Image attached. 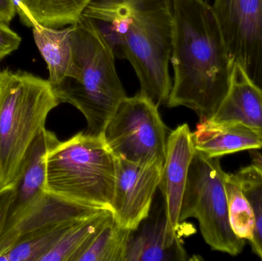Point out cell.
Masks as SVG:
<instances>
[{"mask_svg":"<svg viewBox=\"0 0 262 261\" xmlns=\"http://www.w3.org/2000/svg\"><path fill=\"white\" fill-rule=\"evenodd\" d=\"M210 120L241 122L262 133V90L237 64L230 90Z\"/></svg>","mask_w":262,"mask_h":261,"instance_id":"cell-15","label":"cell"},{"mask_svg":"<svg viewBox=\"0 0 262 261\" xmlns=\"http://www.w3.org/2000/svg\"><path fill=\"white\" fill-rule=\"evenodd\" d=\"M34 40L49 72L52 87L69 78L74 72L72 26L62 29L35 24Z\"/></svg>","mask_w":262,"mask_h":261,"instance_id":"cell-17","label":"cell"},{"mask_svg":"<svg viewBox=\"0 0 262 261\" xmlns=\"http://www.w3.org/2000/svg\"><path fill=\"white\" fill-rule=\"evenodd\" d=\"M140 0H92L81 18L89 22L112 49L124 59L123 38Z\"/></svg>","mask_w":262,"mask_h":261,"instance_id":"cell-16","label":"cell"},{"mask_svg":"<svg viewBox=\"0 0 262 261\" xmlns=\"http://www.w3.org/2000/svg\"><path fill=\"white\" fill-rule=\"evenodd\" d=\"M172 0H140L123 38L124 58L135 70L140 93L158 108L167 104L172 89Z\"/></svg>","mask_w":262,"mask_h":261,"instance_id":"cell-5","label":"cell"},{"mask_svg":"<svg viewBox=\"0 0 262 261\" xmlns=\"http://www.w3.org/2000/svg\"><path fill=\"white\" fill-rule=\"evenodd\" d=\"M132 231L121 227L112 215L78 261H124Z\"/></svg>","mask_w":262,"mask_h":261,"instance_id":"cell-20","label":"cell"},{"mask_svg":"<svg viewBox=\"0 0 262 261\" xmlns=\"http://www.w3.org/2000/svg\"><path fill=\"white\" fill-rule=\"evenodd\" d=\"M194 153L192 132L187 124H182L168 136L166 159L159 186L164 198L168 227L177 233L181 225L180 208Z\"/></svg>","mask_w":262,"mask_h":261,"instance_id":"cell-11","label":"cell"},{"mask_svg":"<svg viewBox=\"0 0 262 261\" xmlns=\"http://www.w3.org/2000/svg\"><path fill=\"white\" fill-rule=\"evenodd\" d=\"M192 136L195 150L210 158L262 148V133L237 121L200 120Z\"/></svg>","mask_w":262,"mask_h":261,"instance_id":"cell-13","label":"cell"},{"mask_svg":"<svg viewBox=\"0 0 262 261\" xmlns=\"http://www.w3.org/2000/svg\"><path fill=\"white\" fill-rule=\"evenodd\" d=\"M112 215L104 209L78 221L40 261H78Z\"/></svg>","mask_w":262,"mask_h":261,"instance_id":"cell-19","label":"cell"},{"mask_svg":"<svg viewBox=\"0 0 262 261\" xmlns=\"http://www.w3.org/2000/svg\"><path fill=\"white\" fill-rule=\"evenodd\" d=\"M115 162L112 216L121 227L135 231L149 216L163 167L139 165L119 158H115Z\"/></svg>","mask_w":262,"mask_h":261,"instance_id":"cell-9","label":"cell"},{"mask_svg":"<svg viewBox=\"0 0 262 261\" xmlns=\"http://www.w3.org/2000/svg\"><path fill=\"white\" fill-rule=\"evenodd\" d=\"M212 7L235 63L262 90V0H215Z\"/></svg>","mask_w":262,"mask_h":261,"instance_id":"cell-8","label":"cell"},{"mask_svg":"<svg viewBox=\"0 0 262 261\" xmlns=\"http://www.w3.org/2000/svg\"><path fill=\"white\" fill-rule=\"evenodd\" d=\"M102 138L115 158L163 167L166 127L158 107L140 93L121 101L107 121Z\"/></svg>","mask_w":262,"mask_h":261,"instance_id":"cell-7","label":"cell"},{"mask_svg":"<svg viewBox=\"0 0 262 261\" xmlns=\"http://www.w3.org/2000/svg\"><path fill=\"white\" fill-rule=\"evenodd\" d=\"M58 142L56 135L45 127L29 147L15 180V195L2 234L12 228L46 194V159Z\"/></svg>","mask_w":262,"mask_h":261,"instance_id":"cell-10","label":"cell"},{"mask_svg":"<svg viewBox=\"0 0 262 261\" xmlns=\"http://www.w3.org/2000/svg\"><path fill=\"white\" fill-rule=\"evenodd\" d=\"M15 192V181L9 185L0 187V235L3 232L11 204Z\"/></svg>","mask_w":262,"mask_h":261,"instance_id":"cell-25","label":"cell"},{"mask_svg":"<svg viewBox=\"0 0 262 261\" xmlns=\"http://www.w3.org/2000/svg\"><path fill=\"white\" fill-rule=\"evenodd\" d=\"M46 192L61 199L112 211L115 157L102 136L80 132L49 151Z\"/></svg>","mask_w":262,"mask_h":261,"instance_id":"cell-4","label":"cell"},{"mask_svg":"<svg viewBox=\"0 0 262 261\" xmlns=\"http://www.w3.org/2000/svg\"><path fill=\"white\" fill-rule=\"evenodd\" d=\"M252 163L262 168V155L258 152H252Z\"/></svg>","mask_w":262,"mask_h":261,"instance_id":"cell-27","label":"cell"},{"mask_svg":"<svg viewBox=\"0 0 262 261\" xmlns=\"http://www.w3.org/2000/svg\"><path fill=\"white\" fill-rule=\"evenodd\" d=\"M235 175L255 216L253 237L249 242L253 252L262 260V168L252 163L243 167Z\"/></svg>","mask_w":262,"mask_h":261,"instance_id":"cell-23","label":"cell"},{"mask_svg":"<svg viewBox=\"0 0 262 261\" xmlns=\"http://www.w3.org/2000/svg\"><path fill=\"white\" fill-rule=\"evenodd\" d=\"M188 254L180 234L168 227L166 219L145 224L131 233L124 261H184Z\"/></svg>","mask_w":262,"mask_h":261,"instance_id":"cell-14","label":"cell"},{"mask_svg":"<svg viewBox=\"0 0 262 261\" xmlns=\"http://www.w3.org/2000/svg\"><path fill=\"white\" fill-rule=\"evenodd\" d=\"M225 186L231 228L238 238L251 242L255 229V216L236 175L226 173Z\"/></svg>","mask_w":262,"mask_h":261,"instance_id":"cell-21","label":"cell"},{"mask_svg":"<svg viewBox=\"0 0 262 261\" xmlns=\"http://www.w3.org/2000/svg\"><path fill=\"white\" fill-rule=\"evenodd\" d=\"M18 0H0V21L9 25L17 13Z\"/></svg>","mask_w":262,"mask_h":261,"instance_id":"cell-26","label":"cell"},{"mask_svg":"<svg viewBox=\"0 0 262 261\" xmlns=\"http://www.w3.org/2000/svg\"><path fill=\"white\" fill-rule=\"evenodd\" d=\"M170 61L174 81L166 105L188 107L211 119L227 96L236 63L212 6L204 0H172Z\"/></svg>","mask_w":262,"mask_h":261,"instance_id":"cell-1","label":"cell"},{"mask_svg":"<svg viewBox=\"0 0 262 261\" xmlns=\"http://www.w3.org/2000/svg\"><path fill=\"white\" fill-rule=\"evenodd\" d=\"M76 222L63 224L21 241L0 256V261H40Z\"/></svg>","mask_w":262,"mask_h":261,"instance_id":"cell-22","label":"cell"},{"mask_svg":"<svg viewBox=\"0 0 262 261\" xmlns=\"http://www.w3.org/2000/svg\"><path fill=\"white\" fill-rule=\"evenodd\" d=\"M75 66L69 78L52 87L60 103L80 110L87 121L85 133L102 136L107 121L127 97L115 66V55L87 21L72 26Z\"/></svg>","mask_w":262,"mask_h":261,"instance_id":"cell-2","label":"cell"},{"mask_svg":"<svg viewBox=\"0 0 262 261\" xmlns=\"http://www.w3.org/2000/svg\"><path fill=\"white\" fill-rule=\"evenodd\" d=\"M104 209L79 205L46 192L12 228L0 235V256L37 233L82 220Z\"/></svg>","mask_w":262,"mask_h":261,"instance_id":"cell-12","label":"cell"},{"mask_svg":"<svg viewBox=\"0 0 262 261\" xmlns=\"http://www.w3.org/2000/svg\"><path fill=\"white\" fill-rule=\"evenodd\" d=\"M226 173L220 158H210L195 150L182 201L180 222L194 218L206 243L213 251L231 256L241 254L246 240L232 231L226 196Z\"/></svg>","mask_w":262,"mask_h":261,"instance_id":"cell-6","label":"cell"},{"mask_svg":"<svg viewBox=\"0 0 262 261\" xmlns=\"http://www.w3.org/2000/svg\"><path fill=\"white\" fill-rule=\"evenodd\" d=\"M92 0H18L17 13L25 26L46 27L73 26Z\"/></svg>","mask_w":262,"mask_h":261,"instance_id":"cell-18","label":"cell"},{"mask_svg":"<svg viewBox=\"0 0 262 261\" xmlns=\"http://www.w3.org/2000/svg\"><path fill=\"white\" fill-rule=\"evenodd\" d=\"M59 104L49 80L0 72V187L15 180L29 147Z\"/></svg>","mask_w":262,"mask_h":261,"instance_id":"cell-3","label":"cell"},{"mask_svg":"<svg viewBox=\"0 0 262 261\" xmlns=\"http://www.w3.org/2000/svg\"><path fill=\"white\" fill-rule=\"evenodd\" d=\"M21 38L9 25L0 21V61L18 49Z\"/></svg>","mask_w":262,"mask_h":261,"instance_id":"cell-24","label":"cell"}]
</instances>
